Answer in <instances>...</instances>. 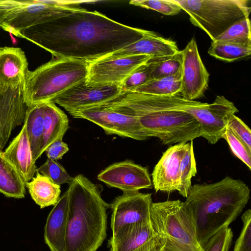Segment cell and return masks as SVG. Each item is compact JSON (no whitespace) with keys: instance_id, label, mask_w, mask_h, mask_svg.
<instances>
[{"instance_id":"cell-1","label":"cell","mask_w":251,"mask_h":251,"mask_svg":"<svg viewBox=\"0 0 251 251\" xmlns=\"http://www.w3.org/2000/svg\"><path fill=\"white\" fill-rule=\"evenodd\" d=\"M151 32L119 23L96 11L81 8L29 27L18 37L43 48L52 57L91 63L133 44Z\"/></svg>"},{"instance_id":"cell-2","label":"cell","mask_w":251,"mask_h":251,"mask_svg":"<svg viewBox=\"0 0 251 251\" xmlns=\"http://www.w3.org/2000/svg\"><path fill=\"white\" fill-rule=\"evenodd\" d=\"M250 194L243 181L228 176L217 182L191 186L184 202L194 219L201 248L236 219L247 204Z\"/></svg>"},{"instance_id":"cell-3","label":"cell","mask_w":251,"mask_h":251,"mask_svg":"<svg viewBox=\"0 0 251 251\" xmlns=\"http://www.w3.org/2000/svg\"><path fill=\"white\" fill-rule=\"evenodd\" d=\"M64 251H97L106 237V210L100 185L82 175L69 184Z\"/></svg>"},{"instance_id":"cell-4","label":"cell","mask_w":251,"mask_h":251,"mask_svg":"<svg viewBox=\"0 0 251 251\" xmlns=\"http://www.w3.org/2000/svg\"><path fill=\"white\" fill-rule=\"evenodd\" d=\"M88 62L53 57L34 71H29L23 95L27 107L50 101L69 88L87 78Z\"/></svg>"},{"instance_id":"cell-5","label":"cell","mask_w":251,"mask_h":251,"mask_svg":"<svg viewBox=\"0 0 251 251\" xmlns=\"http://www.w3.org/2000/svg\"><path fill=\"white\" fill-rule=\"evenodd\" d=\"M150 221L165 250L203 251L197 239L194 219L184 202H152Z\"/></svg>"},{"instance_id":"cell-6","label":"cell","mask_w":251,"mask_h":251,"mask_svg":"<svg viewBox=\"0 0 251 251\" xmlns=\"http://www.w3.org/2000/svg\"><path fill=\"white\" fill-rule=\"evenodd\" d=\"M189 16L191 23L214 41L237 22L249 18V0H173Z\"/></svg>"},{"instance_id":"cell-7","label":"cell","mask_w":251,"mask_h":251,"mask_svg":"<svg viewBox=\"0 0 251 251\" xmlns=\"http://www.w3.org/2000/svg\"><path fill=\"white\" fill-rule=\"evenodd\" d=\"M84 1L13 0L8 6L0 21V28L18 37L25 30L45 23L81 8Z\"/></svg>"},{"instance_id":"cell-8","label":"cell","mask_w":251,"mask_h":251,"mask_svg":"<svg viewBox=\"0 0 251 251\" xmlns=\"http://www.w3.org/2000/svg\"><path fill=\"white\" fill-rule=\"evenodd\" d=\"M148 138L155 137L166 145L187 143L200 137V126L189 113L166 110L134 114Z\"/></svg>"},{"instance_id":"cell-9","label":"cell","mask_w":251,"mask_h":251,"mask_svg":"<svg viewBox=\"0 0 251 251\" xmlns=\"http://www.w3.org/2000/svg\"><path fill=\"white\" fill-rule=\"evenodd\" d=\"M238 111L232 102L223 96H217L212 103H202L184 110L199 124L200 137L211 144L224 138L230 117Z\"/></svg>"},{"instance_id":"cell-10","label":"cell","mask_w":251,"mask_h":251,"mask_svg":"<svg viewBox=\"0 0 251 251\" xmlns=\"http://www.w3.org/2000/svg\"><path fill=\"white\" fill-rule=\"evenodd\" d=\"M74 118L88 120L102 128L107 135H117L136 140L148 138L137 119L101 105H97L70 114Z\"/></svg>"},{"instance_id":"cell-11","label":"cell","mask_w":251,"mask_h":251,"mask_svg":"<svg viewBox=\"0 0 251 251\" xmlns=\"http://www.w3.org/2000/svg\"><path fill=\"white\" fill-rule=\"evenodd\" d=\"M84 79L51 100L69 114L100 104L116 97L122 92L119 85L113 84H88Z\"/></svg>"},{"instance_id":"cell-12","label":"cell","mask_w":251,"mask_h":251,"mask_svg":"<svg viewBox=\"0 0 251 251\" xmlns=\"http://www.w3.org/2000/svg\"><path fill=\"white\" fill-rule=\"evenodd\" d=\"M151 57L147 55H132L104 57L89 63L86 82L88 84H113L120 86L135 70Z\"/></svg>"},{"instance_id":"cell-13","label":"cell","mask_w":251,"mask_h":251,"mask_svg":"<svg viewBox=\"0 0 251 251\" xmlns=\"http://www.w3.org/2000/svg\"><path fill=\"white\" fill-rule=\"evenodd\" d=\"M151 194L139 191L123 192L110 204L112 234L125 226L150 221Z\"/></svg>"},{"instance_id":"cell-14","label":"cell","mask_w":251,"mask_h":251,"mask_svg":"<svg viewBox=\"0 0 251 251\" xmlns=\"http://www.w3.org/2000/svg\"><path fill=\"white\" fill-rule=\"evenodd\" d=\"M182 52L183 60L179 93L184 100L194 101L202 97L207 90L209 74L201 60L194 37L188 42Z\"/></svg>"},{"instance_id":"cell-15","label":"cell","mask_w":251,"mask_h":251,"mask_svg":"<svg viewBox=\"0 0 251 251\" xmlns=\"http://www.w3.org/2000/svg\"><path fill=\"white\" fill-rule=\"evenodd\" d=\"M98 179L123 192L151 188L152 181L147 168L130 160L113 163L101 171Z\"/></svg>"},{"instance_id":"cell-16","label":"cell","mask_w":251,"mask_h":251,"mask_svg":"<svg viewBox=\"0 0 251 251\" xmlns=\"http://www.w3.org/2000/svg\"><path fill=\"white\" fill-rule=\"evenodd\" d=\"M109 251H164L150 222L123 227L108 240Z\"/></svg>"},{"instance_id":"cell-17","label":"cell","mask_w":251,"mask_h":251,"mask_svg":"<svg viewBox=\"0 0 251 251\" xmlns=\"http://www.w3.org/2000/svg\"><path fill=\"white\" fill-rule=\"evenodd\" d=\"M187 143L176 144L163 152L152 172V182L156 192L180 191L181 161Z\"/></svg>"},{"instance_id":"cell-18","label":"cell","mask_w":251,"mask_h":251,"mask_svg":"<svg viewBox=\"0 0 251 251\" xmlns=\"http://www.w3.org/2000/svg\"><path fill=\"white\" fill-rule=\"evenodd\" d=\"M27 109L23 86L0 92V151L5 147L13 130L25 122Z\"/></svg>"},{"instance_id":"cell-19","label":"cell","mask_w":251,"mask_h":251,"mask_svg":"<svg viewBox=\"0 0 251 251\" xmlns=\"http://www.w3.org/2000/svg\"><path fill=\"white\" fill-rule=\"evenodd\" d=\"M29 71L27 59L21 48H0V92L9 88L24 87Z\"/></svg>"},{"instance_id":"cell-20","label":"cell","mask_w":251,"mask_h":251,"mask_svg":"<svg viewBox=\"0 0 251 251\" xmlns=\"http://www.w3.org/2000/svg\"><path fill=\"white\" fill-rule=\"evenodd\" d=\"M3 153L17 170L25 184L32 179L37 168L33 160L25 123L20 133Z\"/></svg>"},{"instance_id":"cell-21","label":"cell","mask_w":251,"mask_h":251,"mask_svg":"<svg viewBox=\"0 0 251 251\" xmlns=\"http://www.w3.org/2000/svg\"><path fill=\"white\" fill-rule=\"evenodd\" d=\"M178 51L175 42L151 31L138 41L105 57L115 58L132 55H147L157 57L171 55Z\"/></svg>"},{"instance_id":"cell-22","label":"cell","mask_w":251,"mask_h":251,"mask_svg":"<svg viewBox=\"0 0 251 251\" xmlns=\"http://www.w3.org/2000/svg\"><path fill=\"white\" fill-rule=\"evenodd\" d=\"M69 191L60 197L49 213L44 228V240L50 251H64Z\"/></svg>"},{"instance_id":"cell-23","label":"cell","mask_w":251,"mask_h":251,"mask_svg":"<svg viewBox=\"0 0 251 251\" xmlns=\"http://www.w3.org/2000/svg\"><path fill=\"white\" fill-rule=\"evenodd\" d=\"M41 103L44 116L42 155L52 143L63 139L69 128V122L67 115L55 103L50 101Z\"/></svg>"},{"instance_id":"cell-24","label":"cell","mask_w":251,"mask_h":251,"mask_svg":"<svg viewBox=\"0 0 251 251\" xmlns=\"http://www.w3.org/2000/svg\"><path fill=\"white\" fill-rule=\"evenodd\" d=\"M25 186L32 199L41 208L54 206L60 199V186L38 172L25 184Z\"/></svg>"},{"instance_id":"cell-25","label":"cell","mask_w":251,"mask_h":251,"mask_svg":"<svg viewBox=\"0 0 251 251\" xmlns=\"http://www.w3.org/2000/svg\"><path fill=\"white\" fill-rule=\"evenodd\" d=\"M34 162L41 156V149L44 130L42 103L27 107L24 122Z\"/></svg>"},{"instance_id":"cell-26","label":"cell","mask_w":251,"mask_h":251,"mask_svg":"<svg viewBox=\"0 0 251 251\" xmlns=\"http://www.w3.org/2000/svg\"><path fill=\"white\" fill-rule=\"evenodd\" d=\"M25 184L14 166L0 151V193L8 197H25Z\"/></svg>"},{"instance_id":"cell-27","label":"cell","mask_w":251,"mask_h":251,"mask_svg":"<svg viewBox=\"0 0 251 251\" xmlns=\"http://www.w3.org/2000/svg\"><path fill=\"white\" fill-rule=\"evenodd\" d=\"M181 75L182 68L174 75L151 79L132 91L155 96L174 95L179 93Z\"/></svg>"},{"instance_id":"cell-28","label":"cell","mask_w":251,"mask_h":251,"mask_svg":"<svg viewBox=\"0 0 251 251\" xmlns=\"http://www.w3.org/2000/svg\"><path fill=\"white\" fill-rule=\"evenodd\" d=\"M182 50L168 56L151 57L147 62L150 69L151 79L174 75L182 68Z\"/></svg>"},{"instance_id":"cell-29","label":"cell","mask_w":251,"mask_h":251,"mask_svg":"<svg viewBox=\"0 0 251 251\" xmlns=\"http://www.w3.org/2000/svg\"><path fill=\"white\" fill-rule=\"evenodd\" d=\"M208 53L217 59L232 62L249 56L251 53V46L212 41Z\"/></svg>"},{"instance_id":"cell-30","label":"cell","mask_w":251,"mask_h":251,"mask_svg":"<svg viewBox=\"0 0 251 251\" xmlns=\"http://www.w3.org/2000/svg\"><path fill=\"white\" fill-rule=\"evenodd\" d=\"M197 173L193 141L187 143V147L181 161L179 194L186 198L191 185V180Z\"/></svg>"},{"instance_id":"cell-31","label":"cell","mask_w":251,"mask_h":251,"mask_svg":"<svg viewBox=\"0 0 251 251\" xmlns=\"http://www.w3.org/2000/svg\"><path fill=\"white\" fill-rule=\"evenodd\" d=\"M214 41L251 46V24L249 18L237 22Z\"/></svg>"},{"instance_id":"cell-32","label":"cell","mask_w":251,"mask_h":251,"mask_svg":"<svg viewBox=\"0 0 251 251\" xmlns=\"http://www.w3.org/2000/svg\"><path fill=\"white\" fill-rule=\"evenodd\" d=\"M36 172L47 176L54 183L60 186L64 183L69 184L74 178L56 160L50 158L37 168Z\"/></svg>"},{"instance_id":"cell-33","label":"cell","mask_w":251,"mask_h":251,"mask_svg":"<svg viewBox=\"0 0 251 251\" xmlns=\"http://www.w3.org/2000/svg\"><path fill=\"white\" fill-rule=\"evenodd\" d=\"M129 4L155 10L167 16L176 15L181 10L173 0H132L129 1Z\"/></svg>"},{"instance_id":"cell-34","label":"cell","mask_w":251,"mask_h":251,"mask_svg":"<svg viewBox=\"0 0 251 251\" xmlns=\"http://www.w3.org/2000/svg\"><path fill=\"white\" fill-rule=\"evenodd\" d=\"M225 139L233 154L251 170V151L232 132L227 126L224 135Z\"/></svg>"},{"instance_id":"cell-35","label":"cell","mask_w":251,"mask_h":251,"mask_svg":"<svg viewBox=\"0 0 251 251\" xmlns=\"http://www.w3.org/2000/svg\"><path fill=\"white\" fill-rule=\"evenodd\" d=\"M233 237L231 229L225 227L212 236L202 249L203 251H228Z\"/></svg>"},{"instance_id":"cell-36","label":"cell","mask_w":251,"mask_h":251,"mask_svg":"<svg viewBox=\"0 0 251 251\" xmlns=\"http://www.w3.org/2000/svg\"><path fill=\"white\" fill-rule=\"evenodd\" d=\"M147 62L135 70L121 83L122 91H132L151 79L150 69Z\"/></svg>"},{"instance_id":"cell-37","label":"cell","mask_w":251,"mask_h":251,"mask_svg":"<svg viewBox=\"0 0 251 251\" xmlns=\"http://www.w3.org/2000/svg\"><path fill=\"white\" fill-rule=\"evenodd\" d=\"M241 219L243 227L237 238L233 251H251V210H246L242 215Z\"/></svg>"},{"instance_id":"cell-38","label":"cell","mask_w":251,"mask_h":251,"mask_svg":"<svg viewBox=\"0 0 251 251\" xmlns=\"http://www.w3.org/2000/svg\"><path fill=\"white\" fill-rule=\"evenodd\" d=\"M227 126L251 151V131L249 126L235 114L230 117Z\"/></svg>"},{"instance_id":"cell-39","label":"cell","mask_w":251,"mask_h":251,"mask_svg":"<svg viewBox=\"0 0 251 251\" xmlns=\"http://www.w3.org/2000/svg\"><path fill=\"white\" fill-rule=\"evenodd\" d=\"M69 150L68 145L60 139L50 145L45 152L48 158L57 161L61 159Z\"/></svg>"},{"instance_id":"cell-40","label":"cell","mask_w":251,"mask_h":251,"mask_svg":"<svg viewBox=\"0 0 251 251\" xmlns=\"http://www.w3.org/2000/svg\"><path fill=\"white\" fill-rule=\"evenodd\" d=\"M8 0H0V21L2 18L4 12L8 6Z\"/></svg>"},{"instance_id":"cell-41","label":"cell","mask_w":251,"mask_h":251,"mask_svg":"<svg viewBox=\"0 0 251 251\" xmlns=\"http://www.w3.org/2000/svg\"><path fill=\"white\" fill-rule=\"evenodd\" d=\"M164 251H166V250H165Z\"/></svg>"}]
</instances>
